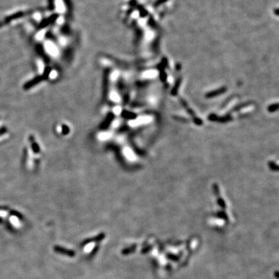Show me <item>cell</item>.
<instances>
[{
    "label": "cell",
    "instance_id": "6da1fadb",
    "mask_svg": "<svg viewBox=\"0 0 279 279\" xmlns=\"http://www.w3.org/2000/svg\"><path fill=\"white\" fill-rule=\"evenodd\" d=\"M167 0H157V1L156 2V3H154V6H159V5L162 4V3L165 2H167Z\"/></svg>",
    "mask_w": 279,
    "mask_h": 279
},
{
    "label": "cell",
    "instance_id": "7a4b0ae2",
    "mask_svg": "<svg viewBox=\"0 0 279 279\" xmlns=\"http://www.w3.org/2000/svg\"><path fill=\"white\" fill-rule=\"evenodd\" d=\"M274 14H275L276 16H279V9H274Z\"/></svg>",
    "mask_w": 279,
    "mask_h": 279
}]
</instances>
